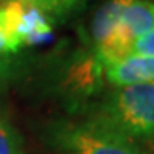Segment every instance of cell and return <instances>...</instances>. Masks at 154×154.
Here are the masks:
<instances>
[{
	"label": "cell",
	"instance_id": "6da1fadb",
	"mask_svg": "<svg viewBox=\"0 0 154 154\" xmlns=\"http://www.w3.org/2000/svg\"><path fill=\"white\" fill-rule=\"evenodd\" d=\"M94 120L129 140H154V83L115 87Z\"/></svg>",
	"mask_w": 154,
	"mask_h": 154
},
{
	"label": "cell",
	"instance_id": "7a4b0ae2",
	"mask_svg": "<svg viewBox=\"0 0 154 154\" xmlns=\"http://www.w3.org/2000/svg\"><path fill=\"white\" fill-rule=\"evenodd\" d=\"M56 142L66 154H145L135 142L97 120L62 126Z\"/></svg>",
	"mask_w": 154,
	"mask_h": 154
},
{
	"label": "cell",
	"instance_id": "3957f363",
	"mask_svg": "<svg viewBox=\"0 0 154 154\" xmlns=\"http://www.w3.org/2000/svg\"><path fill=\"white\" fill-rule=\"evenodd\" d=\"M0 26L19 51L23 45L50 39V14L31 0H0Z\"/></svg>",
	"mask_w": 154,
	"mask_h": 154
},
{
	"label": "cell",
	"instance_id": "277c9868",
	"mask_svg": "<svg viewBox=\"0 0 154 154\" xmlns=\"http://www.w3.org/2000/svg\"><path fill=\"white\" fill-rule=\"evenodd\" d=\"M104 78L114 87L154 83V58L129 55L104 69Z\"/></svg>",
	"mask_w": 154,
	"mask_h": 154
},
{
	"label": "cell",
	"instance_id": "5b68a950",
	"mask_svg": "<svg viewBox=\"0 0 154 154\" xmlns=\"http://www.w3.org/2000/svg\"><path fill=\"white\" fill-rule=\"evenodd\" d=\"M119 30L131 42L154 30V3L148 0H132L122 13Z\"/></svg>",
	"mask_w": 154,
	"mask_h": 154
},
{
	"label": "cell",
	"instance_id": "8992f818",
	"mask_svg": "<svg viewBox=\"0 0 154 154\" xmlns=\"http://www.w3.org/2000/svg\"><path fill=\"white\" fill-rule=\"evenodd\" d=\"M132 0H107L97 10L92 23H90V36L94 42V50L103 47L111 41L112 34L119 26L122 13Z\"/></svg>",
	"mask_w": 154,
	"mask_h": 154
},
{
	"label": "cell",
	"instance_id": "52a82bcc",
	"mask_svg": "<svg viewBox=\"0 0 154 154\" xmlns=\"http://www.w3.org/2000/svg\"><path fill=\"white\" fill-rule=\"evenodd\" d=\"M0 154H23L20 137L2 119H0Z\"/></svg>",
	"mask_w": 154,
	"mask_h": 154
},
{
	"label": "cell",
	"instance_id": "ba28073f",
	"mask_svg": "<svg viewBox=\"0 0 154 154\" xmlns=\"http://www.w3.org/2000/svg\"><path fill=\"white\" fill-rule=\"evenodd\" d=\"M86 0H38V5L42 8L44 11H47L48 14H64L69 13L70 10L83 5Z\"/></svg>",
	"mask_w": 154,
	"mask_h": 154
},
{
	"label": "cell",
	"instance_id": "9c48e42d",
	"mask_svg": "<svg viewBox=\"0 0 154 154\" xmlns=\"http://www.w3.org/2000/svg\"><path fill=\"white\" fill-rule=\"evenodd\" d=\"M131 55L152 56L154 58V30L137 38L131 45Z\"/></svg>",
	"mask_w": 154,
	"mask_h": 154
},
{
	"label": "cell",
	"instance_id": "30bf717a",
	"mask_svg": "<svg viewBox=\"0 0 154 154\" xmlns=\"http://www.w3.org/2000/svg\"><path fill=\"white\" fill-rule=\"evenodd\" d=\"M17 50L14 48V45L11 44V41L8 39V36L5 34V31L0 26V55L2 53H16Z\"/></svg>",
	"mask_w": 154,
	"mask_h": 154
},
{
	"label": "cell",
	"instance_id": "8fae6325",
	"mask_svg": "<svg viewBox=\"0 0 154 154\" xmlns=\"http://www.w3.org/2000/svg\"><path fill=\"white\" fill-rule=\"evenodd\" d=\"M2 70H3V61L0 59V73H2Z\"/></svg>",
	"mask_w": 154,
	"mask_h": 154
},
{
	"label": "cell",
	"instance_id": "7c38bea8",
	"mask_svg": "<svg viewBox=\"0 0 154 154\" xmlns=\"http://www.w3.org/2000/svg\"><path fill=\"white\" fill-rule=\"evenodd\" d=\"M31 2H36V3H38V0H31Z\"/></svg>",
	"mask_w": 154,
	"mask_h": 154
}]
</instances>
